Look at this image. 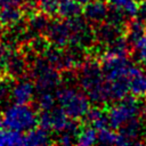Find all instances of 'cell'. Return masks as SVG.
<instances>
[{
  "label": "cell",
  "instance_id": "cell-1",
  "mask_svg": "<svg viewBox=\"0 0 146 146\" xmlns=\"http://www.w3.org/2000/svg\"><path fill=\"white\" fill-rule=\"evenodd\" d=\"M80 84L84 94L94 103L104 104L110 102L107 82L100 65L96 62H89L83 65L80 74Z\"/></svg>",
  "mask_w": 146,
  "mask_h": 146
},
{
  "label": "cell",
  "instance_id": "cell-2",
  "mask_svg": "<svg viewBox=\"0 0 146 146\" xmlns=\"http://www.w3.org/2000/svg\"><path fill=\"white\" fill-rule=\"evenodd\" d=\"M56 99L65 114L74 120L84 117L90 108L89 97L73 87L58 89L56 92Z\"/></svg>",
  "mask_w": 146,
  "mask_h": 146
},
{
  "label": "cell",
  "instance_id": "cell-3",
  "mask_svg": "<svg viewBox=\"0 0 146 146\" xmlns=\"http://www.w3.org/2000/svg\"><path fill=\"white\" fill-rule=\"evenodd\" d=\"M2 119L5 128L23 133L35 128L38 124V114L27 104H14L9 106L3 112Z\"/></svg>",
  "mask_w": 146,
  "mask_h": 146
},
{
  "label": "cell",
  "instance_id": "cell-4",
  "mask_svg": "<svg viewBox=\"0 0 146 146\" xmlns=\"http://www.w3.org/2000/svg\"><path fill=\"white\" fill-rule=\"evenodd\" d=\"M78 120L68 117L65 112L59 108H51L49 111H42L38 115V124L47 131L55 132H68L71 135H76L79 130Z\"/></svg>",
  "mask_w": 146,
  "mask_h": 146
},
{
  "label": "cell",
  "instance_id": "cell-5",
  "mask_svg": "<svg viewBox=\"0 0 146 146\" xmlns=\"http://www.w3.org/2000/svg\"><path fill=\"white\" fill-rule=\"evenodd\" d=\"M140 112V105L135 96H125L116 100V103L108 110V124L112 129H120L123 124L136 119Z\"/></svg>",
  "mask_w": 146,
  "mask_h": 146
},
{
  "label": "cell",
  "instance_id": "cell-6",
  "mask_svg": "<svg viewBox=\"0 0 146 146\" xmlns=\"http://www.w3.org/2000/svg\"><path fill=\"white\" fill-rule=\"evenodd\" d=\"M33 75L35 78V89L50 91L59 83V74L48 60H40L34 65Z\"/></svg>",
  "mask_w": 146,
  "mask_h": 146
},
{
  "label": "cell",
  "instance_id": "cell-7",
  "mask_svg": "<svg viewBox=\"0 0 146 146\" xmlns=\"http://www.w3.org/2000/svg\"><path fill=\"white\" fill-rule=\"evenodd\" d=\"M44 32H47L48 38L57 47H64L72 40V27L70 19L64 22H49Z\"/></svg>",
  "mask_w": 146,
  "mask_h": 146
},
{
  "label": "cell",
  "instance_id": "cell-8",
  "mask_svg": "<svg viewBox=\"0 0 146 146\" xmlns=\"http://www.w3.org/2000/svg\"><path fill=\"white\" fill-rule=\"evenodd\" d=\"M35 94V84L30 80H21L10 89V97L15 104H29Z\"/></svg>",
  "mask_w": 146,
  "mask_h": 146
},
{
  "label": "cell",
  "instance_id": "cell-9",
  "mask_svg": "<svg viewBox=\"0 0 146 146\" xmlns=\"http://www.w3.org/2000/svg\"><path fill=\"white\" fill-rule=\"evenodd\" d=\"M129 91L135 97L146 95V73L137 65H131L129 68Z\"/></svg>",
  "mask_w": 146,
  "mask_h": 146
},
{
  "label": "cell",
  "instance_id": "cell-10",
  "mask_svg": "<svg viewBox=\"0 0 146 146\" xmlns=\"http://www.w3.org/2000/svg\"><path fill=\"white\" fill-rule=\"evenodd\" d=\"M108 13L107 5L103 0H90L84 5L83 14L88 22L99 24L106 19Z\"/></svg>",
  "mask_w": 146,
  "mask_h": 146
},
{
  "label": "cell",
  "instance_id": "cell-11",
  "mask_svg": "<svg viewBox=\"0 0 146 146\" xmlns=\"http://www.w3.org/2000/svg\"><path fill=\"white\" fill-rule=\"evenodd\" d=\"M112 9L121 13L127 18H133L138 15L139 3L137 0H108Z\"/></svg>",
  "mask_w": 146,
  "mask_h": 146
},
{
  "label": "cell",
  "instance_id": "cell-12",
  "mask_svg": "<svg viewBox=\"0 0 146 146\" xmlns=\"http://www.w3.org/2000/svg\"><path fill=\"white\" fill-rule=\"evenodd\" d=\"M24 11L19 7L0 8V24L1 26L13 27L22 22Z\"/></svg>",
  "mask_w": 146,
  "mask_h": 146
},
{
  "label": "cell",
  "instance_id": "cell-13",
  "mask_svg": "<svg viewBox=\"0 0 146 146\" xmlns=\"http://www.w3.org/2000/svg\"><path fill=\"white\" fill-rule=\"evenodd\" d=\"M50 137L47 130L40 128H33L24 133V145L26 146H41L48 145Z\"/></svg>",
  "mask_w": 146,
  "mask_h": 146
},
{
  "label": "cell",
  "instance_id": "cell-14",
  "mask_svg": "<svg viewBox=\"0 0 146 146\" xmlns=\"http://www.w3.org/2000/svg\"><path fill=\"white\" fill-rule=\"evenodd\" d=\"M82 11V5L76 0H60L57 9V14L64 19L78 17Z\"/></svg>",
  "mask_w": 146,
  "mask_h": 146
},
{
  "label": "cell",
  "instance_id": "cell-15",
  "mask_svg": "<svg viewBox=\"0 0 146 146\" xmlns=\"http://www.w3.org/2000/svg\"><path fill=\"white\" fill-rule=\"evenodd\" d=\"M84 117H87L89 124H91L97 130L110 127L107 113L99 107H90Z\"/></svg>",
  "mask_w": 146,
  "mask_h": 146
},
{
  "label": "cell",
  "instance_id": "cell-16",
  "mask_svg": "<svg viewBox=\"0 0 146 146\" xmlns=\"http://www.w3.org/2000/svg\"><path fill=\"white\" fill-rule=\"evenodd\" d=\"M97 136H98V130L95 129L91 124L83 125L79 128L76 132L75 143L83 146H90L97 143Z\"/></svg>",
  "mask_w": 146,
  "mask_h": 146
},
{
  "label": "cell",
  "instance_id": "cell-17",
  "mask_svg": "<svg viewBox=\"0 0 146 146\" xmlns=\"http://www.w3.org/2000/svg\"><path fill=\"white\" fill-rule=\"evenodd\" d=\"M145 33H146L145 22L141 19H133L129 23V25L125 30V39L131 47Z\"/></svg>",
  "mask_w": 146,
  "mask_h": 146
},
{
  "label": "cell",
  "instance_id": "cell-18",
  "mask_svg": "<svg viewBox=\"0 0 146 146\" xmlns=\"http://www.w3.org/2000/svg\"><path fill=\"white\" fill-rule=\"evenodd\" d=\"M24 145V133L11 129L0 130V146H18Z\"/></svg>",
  "mask_w": 146,
  "mask_h": 146
},
{
  "label": "cell",
  "instance_id": "cell-19",
  "mask_svg": "<svg viewBox=\"0 0 146 146\" xmlns=\"http://www.w3.org/2000/svg\"><path fill=\"white\" fill-rule=\"evenodd\" d=\"M60 0H29V7L38 8L41 13L46 14L47 16H52L57 14L58 5Z\"/></svg>",
  "mask_w": 146,
  "mask_h": 146
},
{
  "label": "cell",
  "instance_id": "cell-20",
  "mask_svg": "<svg viewBox=\"0 0 146 146\" xmlns=\"http://www.w3.org/2000/svg\"><path fill=\"white\" fill-rule=\"evenodd\" d=\"M133 58L137 63L146 65V33L131 46Z\"/></svg>",
  "mask_w": 146,
  "mask_h": 146
},
{
  "label": "cell",
  "instance_id": "cell-21",
  "mask_svg": "<svg viewBox=\"0 0 146 146\" xmlns=\"http://www.w3.org/2000/svg\"><path fill=\"white\" fill-rule=\"evenodd\" d=\"M139 130H140V123L137 120V117L136 119H132L131 121L127 122L125 124H123L120 128V132L123 133L130 140L131 144H139L138 141L135 140L137 138L138 133H139Z\"/></svg>",
  "mask_w": 146,
  "mask_h": 146
},
{
  "label": "cell",
  "instance_id": "cell-22",
  "mask_svg": "<svg viewBox=\"0 0 146 146\" xmlns=\"http://www.w3.org/2000/svg\"><path fill=\"white\" fill-rule=\"evenodd\" d=\"M117 138H119V132H116L115 129L107 127L98 130L97 143L104 145H117Z\"/></svg>",
  "mask_w": 146,
  "mask_h": 146
},
{
  "label": "cell",
  "instance_id": "cell-23",
  "mask_svg": "<svg viewBox=\"0 0 146 146\" xmlns=\"http://www.w3.org/2000/svg\"><path fill=\"white\" fill-rule=\"evenodd\" d=\"M55 102H56V97L52 94H50L49 91H43L39 96L38 105L41 111H49L55 107Z\"/></svg>",
  "mask_w": 146,
  "mask_h": 146
},
{
  "label": "cell",
  "instance_id": "cell-24",
  "mask_svg": "<svg viewBox=\"0 0 146 146\" xmlns=\"http://www.w3.org/2000/svg\"><path fill=\"white\" fill-rule=\"evenodd\" d=\"M49 24V21L47 19V15L46 14H38V15H34L31 17V22H30V25H31V29L34 30V31H46L47 26Z\"/></svg>",
  "mask_w": 146,
  "mask_h": 146
},
{
  "label": "cell",
  "instance_id": "cell-25",
  "mask_svg": "<svg viewBox=\"0 0 146 146\" xmlns=\"http://www.w3.org/2000/svg\"><path fill=\"white\" fill-rule=\"evenodd\" d=\"M74 135H71L68 132H60V137L58 139V143L62 145H71L75 143V139L73 137Z\"/></svg>",
  "mask_w": 146,
  "mask_h": 146
},
{
  "label": "cell",
  "instance_id": "cell-26",
  "mask_svg": "<svg viewBox=\"0 0 146 146\" xmlns=\"http://www.w3.org/2000/svg\"><path fill=\"white\" fill-rule=\"evenodd\" d=\"M24 0H0V8L6 7H19Z\"/></svg>",
  "mask_w": 146,
  "mask_h": 146
},
{
  "label": "cell",
  "instance_id": "cell-27",
  "mask_svg": "<svg viewBox=\"0 0 146 146\" xmlns=\"http://www.w3.org/2000/svg\"><path fill=\"white\" fill-rule=\"evenodd\" d=\"M138 15L140 16V19L146 23V0H143L141 5L139 6V11Z\"/></svg>",
  "mask_w": 146,
  "mask_h": 146
},
{
  "label": "cell",
  "instance_id": "cell-28",
  "mask_svg": "<svg viewBox=\"0 0 146 146\" xmlns=\"http://www.w3.org/2000/svg\"><path fill=\"white\" fill-rule=\"evenodd\" d=\"M5 125H3V119H2V115H0V130L3 128Z\"/></svg>",
  "mask_w": 146,
  "mask_h": 146
},
{
  "label": "cell",
  "instance_id": "cell-29",
  "mask_svg": "<svg viewBox=\"0 0 146 146\" xmlns=\"http://www.w3.org/2000/svg\"><path fill=\"white\" fill-rule=\"evenodd\" d=\"M76 1H79L81 5H86L88 1H90V0H76Z\"/></svg>",
  "mask_w": 146,
  "mask_h": 146
},
{
  "label": "cell",
  "instance_id": "cell-30",
  "mask_svg": "<svg viewBox=\"0 0 146 146\" xmlns=\"http://www.w3.org/2000/svg\"><path fill=\"white\" fill-rule=\"evenodd\" d=\"M143 112H144V114L146 115V100H145V103H144V105H143Z\"/></svg>",
  "mask_w": 146,
  "mask_h": 146
},
{
  "label": "cell",
  "instance_id": "cell-31",
  "mask_svg": "<svg viewBox=\"0 0 146 146\" xmlns=\"http://www.w3.org/2000/svg\"><path fill=\"white\" fill-rule=\"evenodd\" d=\"M1 72H2V70H1V65H0V74H1Z\"/></svg>",
  "mask_w": 146,
  "mask_h": 146
},
{
  "label": "cell",
  "instance_id": "cell-32",
  "mask_svg": "<svg viewBox=\"0 0 146 146\" xmlns=\"http://www.w3.org/2000/svg\"><path fill=\"white\" fill-rule=\"evenodd\" d=\"M0 34H1V24H0Z\"/></svg>",
  "mask_w": 146,
  "mask_h": 146
},
{
  "label": "cell",
  "instance_id": "cell-33",
  "mask_svg": "<svg viewBox=\"0 0 146 146\" xmlns=\"http://www.w3.org/2000/svg\"><path fill=\"white\" fill-rule=\"evenodd\" d=\"M1 98H2V96H1V95H0V100H1Z\"/></svg>",
  "mask_w": 146,
  "mask_h": 146
},
{
  "label": "cell",
  "instance_id": "cell-34",
  "mask_svg": "<svg viewBox=\"0 0 146 146\" xmlns=\"http://www.w3.org/2000/svg\"><path fill=\"white\" fill-rule=\"evenodd\" d=\"M139 1H143V0H139Z\"/></svg>",
  "mask_w": 146,
  "mask_h": 146
}]
</instances>
